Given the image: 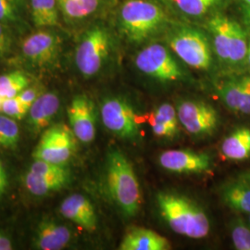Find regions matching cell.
I'll return each mask as SVG.
<instances>
[{
  "mask_svg": "<svg viewBox=\"0 0 250 250\" xmlns=\"http://www.w3.org/2000/svg\"><path fill=\"white\" fill-rule=\"evenodd\" d=\"M175 5L184 13L198 17L207 13L213 8L221 0H173Z\"/></svg>",
  "mask_w": 250,
  "mask_h": 250,
  "instance_id": "484cf974",
  "label": "cell"
},
{
  "mask_svg": "<svg viewBox=\"0 0 250 250\" xmlns=\"http://www.w3.org/2000/svg\"><path fill=\"white\" fill-rule=\"evenodd\" d=\"M169 45L179 58L192 68L208 70L212 62L210 45L206 36L194 29H182L170 37Z\"/></svg>",
  "mask_w": 250,
  "mask_h": 250,
  "instance_id": "52a82bcc",
  "label": "cell"
},
{
  "mask_svg": "<svg viewBox=\"0 0 250 250\" xmlns=\"http://www.w3.org/2000/svg\"><path fill=\"white\" fill-rule=\"evenodd\" d=\"M231 235L236 250H250V226L249 227L243 220L238 219L233 222Z\"/></svg>",
  "mask_w": 250,
  "mask_h": 250,
  "instance_id": "f1b7e54d",
  "label": "cell"
},
{
  "mask_svg": "<svg viewBox=\"0 0 250 250\" xmlns=\"http://www.w3.org/2000/svg\"><path fill=\"white\" fill-rule=\"evenodd\" d=\"M21 16V0H0V22L13 24L18 22Z\"/></svg>",
  "mask_w": 250,
  "mask_h": 250,
  "instance_id": "83f0119b",
  "label": "cell"
},
{
  "mask_svg": "<svg viewBox=\"0 0 250 250\" xmlns=\"http://www.w3.org/2000/svg\"><path fill=\"white\" fill-rule=\"evenodd\" d=\"M28 75L21 71L5 73L0 76V99H11L30 85Z\"/></svg>",
  "mask_w": 250,
  "mask_h": 250,
  "instance_id": "603a6c76",
  "label": "cell"
},
{
  "mask_svg": "<svg viewBox=\"0 0 250 250\" xmlns=\"http://www.w3.org/2000/svg\"><path fill=\"white\" fill-rule=\"evenodd\" d=\"M72 241L71 230L53 220H44L36 228L35 248L40 250H61Z\"/></svg>",
  "mask_w": 250,
  "mask_h": 250,
  "instance_id": "e0dca14e",
  "label": "cell"
},
{
  "mask_svg": "<svg viewBox=\"0 0 250 250\" xmlns=\"http://www.w3.org/2000/svg\"><path fill=\"white\" fill-rule=\"evenodd\" d=\"M103 125L117 136L134 140L139 134V126L132 106L122 98L105 99L100 107Z\"/></svg>",
  "mask_w": 250,
  "mask_h": 250,
  "instance_id": "9c48e42d",
  "label": "cell"
},
{
  "mask_svg": "<svg viewBox=\"0 0 250 250\" xmlns=\"http://www.w3.org/2000/svg\"><path fill=\"white\" fill-rule=\"evenodd\" d=\"M149 119L168 125L173 131L177 132L179 121L177 110L169 103H163L160 107H157L152 112Z\"/></svg>",
  "mask_w": 250,
  "mask_h": 250,
  "instance_id": "4316f807",
  "label": "cell"
},
{
  "mask_svg": "<svg viewBox=\"0 0 250 250\" xmlns=\"http://www.w3.org/2000/svg\"><path fill=\"white\" fill-rule=\"evenodd\" d=\"M59 8L64 17L82 20L93 14L99 6V0H58Z\"/></svg>",
  "mask_w": 250,
  "mask_h": 250,
  "instance_id": "cb8c5ba5",
  "label": "cell"
},
{
  "mask_svg": "<svg viewBox=\"0 0 250 250\" xmlns=\"http://www.w3.org/2000/svg\"><path fill=\"white\" fill-rule=\"evenodd\" d=\"M121 27L133 41H142L163 24L165 13L148 0H128L121 9Z\"/></svg>",
  "mask_w": 250,
  "mask_h": 250,
  "instance_id": "3957f363",
  "label": "cell"
},
{
  "mask_svg": "<svg viewBox=\"0 0 250 250\" xmlns=\"http://www.w3.org/2000/svg\"><path fill=\"white\" fill-rule=\"evenodd\" d=\"M157 203L162 218L173 232L192 239H201L210 231L208 215L190 198L164 192L157 196Z\"/></svg>",
  "mask_w": 250,
  "mask_h": 250,
  "instance_id": "7a4b0ae2",
  "label": "cell"
},
{
  "mask_svg": "<svg viewBox=\"0 0 250 250\" xmlns=\"http://www.w3.org/2000/svg\"><path fill=\"white\" fill-rule=\"evenodd\" d=\"M60 211L64 218L87 232H95L98 228V217L94 206L87 197L81 194L66 197L61 204Z\"/></svg>",
  "mask_w": 250,
  "mask_h": 250,
  "instance_id": "5bb4252c",
  "label": "cell"
},
{
  "mask_svg": "<svg viewBox=\"0 0 250 250\" xmlns=\"http://www.w3.org/2000/svg\"><path fill=\"white\" fill-rule=\"evenodd\" d=\"M224 105L234 112L250 115V76L226 80L218 89Z\"/></svg>",
  "mask_w": 250,
  "mask_h": 250,
  "instance_id": "9a60e30c",
  "label": "cell"
},
{
  "mask_svg": "<svg viewBox=\"0 0 250 250\" xmlns=\"http://www.w3.org/2000/svg\"><path fill=\"white\" fill-rule=\"evenodd\" d=\"M247 62L250 64V42L249 43V47H248V54H247Z\"/></svg>",
  "mask_w": 250,
  "mask_h": 250,
  "instance_id": "8d00e7d4",
  "label": "cell"
},
{
  "mask_svg": "<svg viewBox=\"0 0 250 250\" xmlns=\"http://www.w3.org/2000/svg\"><path fill=\"white\" fill-rule=\"evenodd\" d=\"M71 182V170L66 165L35 160L23 178L29 193L43 197L60 191Z\"/></svg>",
  "mask_w": 250,
  "mask_h": 250,
  "instance_id": "8992f818",
  "label": "cell"
},
{
  "mask_svg": "<svg viewBox=\"0 0 250 250\" xmlns=\"http://www.w3.org/2000/svg\"><path fill=\"white\" fill-rule=\"evenodd\" d=\"M108 194L126 218H134L141 206V191L132 163L123 152L112 149L106 162Z\"/></svg>",
  "mask_w": 250,
  "mask_h": 250,
  "instance_id": "6da1fadb",
  "label": "cell"
},
{
  "mask_svg": "<svg viewBox=\"0 0 250 250\" xmlns=\"http://www.w3.org/2000/svg\"><path fill=\"white\" fill-rule=\"evenodd\" d=\"M241 11L244 22L250 29V0H241Z\"/></svg>",
  "mask_w": 250,
  "mask_h": 250,
  "instance_id": "836d02e7",
  "label": "cell"
},
{
  "mask_svg": "<svg viewBox=\"0 0 250 250\" xmlns=\"http://www.w3.org/2000/svg\"><path fill=\"white\" fill-rule=\"evenodd\" d=\"M121 250H169L170 242L150 229L134 227L125 233L120 244Z\"/></svg>",
  "mask_w": 250,
  "mask_h": 250,
  "instance_id": "ac0fdd59",
  "label": "cell"
},
{
  "mask_svg": "<svg viewBox=\"0 0 250 250\" xmlns=\"http://www.w3.org/2000/svg\"><path fill=\"white\" fill-rule=\"evenodd\" d=\"M29 107L25 106L18 97L5 99L0 107V113L10 117L16 121L21 120L26 116Z\"/></svg>",
  "mask_w": 250,
  "mask_h": 250,
  "instance_id": "f546056e",
  "label": "cell"
},
{
  "mask_svg": "<svg viewBox=\"0 0 250 250\" xmlns=\"http://www.w3.org/2000/svg\"><path fill=\"white\" fill-rule=\"evenodd\" d=\"M61 107V100L57 94L43 93L32 104L28 111V125L30 129L38 134L50 126Z\"/></svg>",
  "mask_w": 250,
  "mask_h": 250,
  "instance_id": "2e32d148",
  "label": "cell"
},
{
  "mask_svg": "<svg viewBox=\"0 0 250 250\" xmlns=\"http://www.w3.org/2000/svg\"><path fill=\"white\" fill-rule=\"evenodd\" d=\"M137 69L146 75L161 82H176L184 77V72L169 50L160 44L145 47L135 59Z\"/></svg>",
  "mask_w": 250,
  "mask_h": 250,
  "instance_id": "ba28073f",
  "label": "cell"
},
{
  "mask_svg": "<svg viewBox=\"0 0 250 250\" xmlns=\"http://www.w3.org/2000/svg\"><path fill=\"white\" fill-rule=\"evenodd\" d=\"M20 140V129L16 120L0 115V147L14 149Z\"/></svg>",
  "mask_w": 250,
  "mask_h": 250,
  "instance_id": "d4e9b609",
  "label": "cell"
},
{
  "mask_svg": "<svg viewBox=\"0 0 250 250\" xmlns=\"http://www.w3.org/2000/svg\"><path fill=\"white\" fill-rule=\"evenodd\" d=\"M12 249L13 246L9 237L0 232V250H11Z\"/></svg>",
  "mask_w": 250,
  "mask_h": 250,
  "instance_id": "e575fe53",
  "label": "cell"
},
{
  "mask_svg": "<svg viewBox=\"0 0 250 250\" xmlns=\"http://www.w3.org/2000/svg\"><path fill=\"white\" fill-rule=\"evenodd\" d=\"M240 177H241V178L245 179L246 181H248V182L250 184V170L245 171Z\"/></svg>",
  "mask_w": 250,
  "mask_h": 250,
  "instance_id": "d590c367",
  "label": "cell"
},
{
  "mask_svg": "<svg viewBox=\"0 0 250 250\" xmlns=\"http://www.w3.org/2000/svg\"><path fill=\"white\" fill-rule=\"evenodd\" d=\"M77 141L71 127L63 124L47 127L33 152L35 160L67 165L76 152Z\"/></svg>",
  "mask_w": 250,
  "mask_h": 250,
  "instance_id": "5b68a950",
  "label": "cell"
},
{
  "mask_svg": "<svg viewBox=\"0 0 250 250\" xmlns=\"http://www.w3.org/2000/svg\"><path fill=\"white\" fill-rule=\"evenodd\" d=\"M249 223H250V218H249Z\"/></svg>",
  "mask_w": 250,
  "mask_h": 250,
  "instance_id": "74e56055",
  "label": "cell"
},
{
  "mask_svg": "<svg viewBox=\"0 0 250 250\" xmlns=\"http://www.w3.org/2000/svg\"><path fill=\"white\" fill-rule=\"evenodd\" d=\"M159 162L164 170L173 173H202L210 169L211 159L205 153L188 149H170L162 152Z\"/></svg>",
  "mask_w": 250,
  "mask_h": 250,
  "instance_id": "4fadbf2b",
  "label": "cell"
},
{
  "mask_svg": "<svg viewBox=\"0 0 250 250\" xmlns=\"http://www.w3.org/2000/svg\"><path fill=\"white\" fill-rule=\"evenodd\" d=\"M30 9L36 27L49 28L59 23L58 0H30Z\"/></svg>",
  "mask_w": 250,
  "mask_h": 250,
  "instance_id": "7402d4cb",
  "label": "cell"
},
{
  "mask_svg": "<svg viewBox=\"0 0 250 250\" xmlns=\"http://www.w3.org/2000/svg\"><path fill=\"white\" fill-rule=\"evenodd\" d=\"M9 187L8 173L5 169V166L0 159V198L4 196Z\"/></svg>",
  "mask_w": 250,
  "mask_h": 250,
  "instance_id": "d6a6232c",
  "label": "cell"
},
{
  "mask_svg": "<svg viewBox=\"0 0 250 250\" xmlns=\"http://www.w3.org/2000/svg\"><path fill=\"white\" fill-rule=\"evenodd\" d=\"M221 153L226 160L244 161L250 157V129L240 127L227 136L221 146Z\"/></svg>",
  "mask_w": 250,
  "mask_h": 250,
  "instance_id": "ffe728a7",
  "label": "cell"
},
{
  "mask_svg": "<svg viewBox=\"0 0 250 250\" xmlns=\"http://www.w3.org/2000/svg\"><path fill=\"white\" fill-rule=\"evenodd\" d=\"M70 127L78 141L91 143L96 137V111L93 101L84 95L72 99L67 108Z\"/></svg>",
  "mask_w": 250,
  "mask_h": 250,
  "instance_id": "7c38bea8",
  "label": "cell"
},
{
  "mask_svg": "<svg viewBox=\"0 0 250 250\" xmlns=\"http://www.w3.org/2000/svg\"><path fill=\"white\" fill-rule=\"evenodd\" d=\"M232 20L224 16H215L208 22L215 52L218 58L224 63H230L232 47Z\"/></svg>",
  "mask_w": 250,
  "mask_h": 250,
  "instance_id": "d6986e66",
  "label": "cell"
},
{
  "mask_svg": "<svg viewBox=\"0 0 250 250\" xmlns=\"http://www.w3.org/2000/svg\"><path fill=\"white\" fill-rule=\"evenodd\" d=\"M60 50V36L48 30H40L27 36L21 45V54L27 62L41 69L53 66Z\"/></svg>",
  "mask_w": 250,
  "mask_h": 250,
  "instance_id": "30bf717a",
  "label": "cell"
},
{
  "mask_svg": "<svg viewBox=\"0 0 250 250\" xmlns=\"http://www.w3.org/2000/svg\"><path fill=\"white\" fill-rule=\"evenodd\" d=\"M13 38L9 25L0 22V58L6 57L11 52Z\"/></svg>",
  "mask_w": 250,
  "mask_h": 250,
  "instance_id": "4dcf8cb0",
  "label": "cell"
},
{
  "mask_svg": "<svg viewBox=\"0 0 250 250\" xmlns=\"http://www.w3.org/2000/svg\"><path fill=\"white\" fill-rule=\"evenodd\" d=\"M42 94V87H40L39 85H29L25 89L22 90L17 97L25 106L30 108L32 104Z\"/></svg>",
  "mask_w": 250,
  "mask_h": 250,
  "instance_id": "1f68e13d",
  "label": "cell"
},
{
  "mask_svg": "<svg viewBox=\"0 0 250 250\" xmlns=\"http://www.w3.org/2000/svg\"><path fill=\"white\" fill-rule=\"evenodd\" d=\"M111 48V38L105 27L95 25L81 37L75 50V64L86 78L97 75L107 62Z\"/></svg>",
  "mask_w": 250,
  "mask_h": 250,
  "instance_id": "277c9868",
  "label": "cell"
},
{
  "mask_svg": "<svg viewBox=\"0 0 250 250\" xmlns=\"http://www.w3.org/2000/svg\"><path fill=\"white\" fill-rule=\"evenodd\" d=\"M222 197L230 208L250 214V184L245 179L240 177L225 185L222 191Z\"/></svg>",
  "mask_w": 250,
  "mask_h": 250,
  "instance_id": "44dd1931",
  "label": "cell"
},
{
  "mask_svg": "<svg viewBox=\"0 0 250 250\" xmlns=\"http://www.w3.org/2000/svg\"><path fill=\"white\" fill-rule=\"evenodd\" d=\"M176 110L180 124L193 135L211 134L219 125L217 110L203 101L184 100L179 103Z\"/></svg>",
  "mask_w": 250,
  "mask_h": 250,
  "instance_id": "8fae6325",
  "label": "cell"
}]
</instances>
